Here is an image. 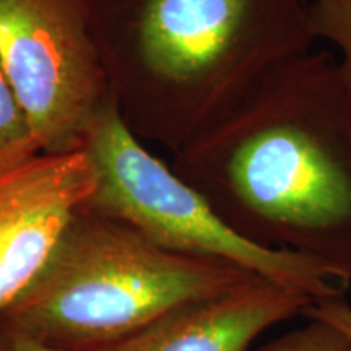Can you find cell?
Here are the masks:
<instances>
[{
	"label": "cell",
	"instance_id": "ba28073f",
	"mask_svg": "<svg viewBox=\"0 0 351 351\" xmlns=\"http://www.w3.org/2000/svg\"><path fill=\"white\" fill-rule=\"evenodd\" d=\"M315 39L339 51L341 72L351 85V0H307Z\"/></svg>",
	"mask_w": 351,
	"mask_h": 351
},
{
	"label": "cell",
	"instance_id": "7c38bea8",
	"mask_svg": "<svg viewBox=\"0 0 351 351\" xmlns=\"http://www.w3.org/2000/svg\"><path fill=\"white\" fill-rule=\"evenodd\" d=\"M0 351H62L51 348L19 332L0 327Z\"/></svg>",
	"mask_w": 351,
	"mask_h": 351
},
{
	"label": "cell",
	"instance_id": "8fae6325",
	"mask_svg": "<svg viewBox=\"0 0 351 351\" xmlns=\"http://www.w3.org/2000/svg\"><path fill=\"white\" fill-rule=\"evenodd\" d=\"M302 315H306L307 319H315L328 324L340 333H343L351 343V304L346 302L343 295L314 301Z\"/></svg>",
	"mask_w": 351,
	"mask_h": 351
},
{
	"label": "cell",
	"instance_id": "277c9868",
	"mask_svg": "<svg viewBox=\"0 0 351 351\" xmlns=\"http://www.w3.org/2000/svg\"><path fill=\"white\" fill-rule=\"evenodd\" d=\"M83 150L96 184L80 208L116 219L168 251L243 267L301 289L314 301L345 293L346 285L320 263L261 247L232 231L199 191L127 127L112 93L88 130Z\"/></svg>",
	"mask_w": 351,
	"mask_h": 351
},
{
	"label": "cell",
	"instance_id": "7a4b0ae2",
	"mask_svg": "<svg viewBox=\"0 0 351 351\" xmlns=\"http://www.w3.org/2000/svg\"><path fill=\"white\" fill-rule=\"evenodd\" d=\"M90 16L122 119L173 155L317 41L307 0H90Z\"/></svg>",
	"mask_w": 351,
	"mask_h": 351
},
{
	"label": "cell",
	"instance_id": "30bf717a",
	"mask_svg": "<svg viewBox=\"0 0 351 351\" xmlns=\"http://www.w3.org/2000/svg\"><path fill=\"white\" fill-rule=\"evenodd\" d=\"M254 351H351V343L337 328L309 319L307 326L285 333Z\"/></svg>",
	"mask_w": 351,
	"mask_h": 351
},
{
	"label": "cell",
	"instance_id": "52a82bcc",
	"mask_svg": "<svg viewBox=\"0 0 351 351\" xmlns=\"http://www.w3.org/2000/svg\"><path fill=\"white\" fill-rule=\"evenodd\" d=\"M313 302L301 289L258 276L226 295L174 307L98 351H247L262 332Z\"/></svg>",
	"mask_w": 351,
	"mask_h": 351
},
{
	"label": "cell",
	"instance_id": "8992f818",
	"mask_svg": "<svg viewBox=\"0 0 351 351\" xmlns=\"http://www.w3.org/2000/svg\"><path fill=\"white\" fill-rule=\"evenodd\" d=\"M95 184L83 148L0 163V309L33 282Z\"/></svg>",
	"mask_w": 351,
	"mask_h": 351
},
{
	"label": "cell",
	"instance_id": "3957f363",
	"mask_svg": "<svg viewBox=\"0 0 351 351\" xmlns=\"http://www.w3.org/2000/svg\"><path fill=\"white\" fill-rule=\"evenodd\" d=\"M258 275L153 244L80 208L33 282L0 309V327L62 351H98L174 309Z\"/></svg>",
	"mask_w": 351,
	"mask_h": 351
},
{
	"label": "cell",
	"instance_id": "9c48e42d",
	"mask_svg": "<svg viewBox=\"0 0 351 351\" xmlns=\"http://www.w3.org/2000/svg\"><path fill=\"white\" fill-rule=\"evenodd\" d=\"M39 152L19 99L0 67V163Z\"/></svg>",
	"mask_w": 351,
	"mask_h": 351
},
{
	"label": "cell",
	"instance_id": "6da1fadb",
	"mask_svg": "<svg viewBox=\"0 0 351 351\" xmlns=\"http://www.w3.org/2000/svg\"><path fill=\"white\" fill-rule=\"evenodd\" d=\"M171 168L241 238L351 283V85L330 51L271 69Z\"/></svg>",
	"mask_w": 351,
	"mask_h": 351
},
{
	"label": "cell",
	"instance_id": "5b68a950",
	"mask_svg": "<svg viewBox=\"0 0 351 351\" xmlns=\"http://www.w3.org/2000/svg\"><path fill=\"white\" fill-rule=\"evenodd\" d=\"M0 67L39 152L82 150L111 96L90 0H0Z\"/></svg>",
	"mask_w": 351,
	"mask_h": 351
}]
</instances>
